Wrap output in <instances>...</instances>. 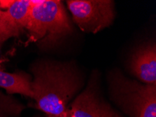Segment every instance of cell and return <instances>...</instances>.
<instances>
[{"instance_id": "obj_1", "label": "cell", "mask_w": 156, "mask_h": 117, "mask_svg": "<svg viewBox=\"0 0 156 117\" xmlns=\"http://www.w3.org/2000/svg\"><path fill=\"white\" fill-rule=\"evenodd\" d=\"M31 81L36 107L46 117H66L68 103L79 91L82 79L72 64L44 61L33 67Z\"/></svg>"}, {"instance_id": "obj_2", "label": "cell", "mask_w": 156, "mask_h": 117, "mask_svg": "<svg viewBox=\"0 0 156 117\" xmlns=\"http://www.w3.org/2000/svg\"><path fill=\"white\" fill-rule=\"evenodd\" d=\"M25 29L30 41L52 47L72 31L69 18L60 1L37 0Z\"/></svg>"}, {"instance_id": "obj_3", "label": "cell", "mask_w": 156, "mask_h": 117, "mask_svg": "<svg viewBox=\"0 0 156 117\" xmlns=\"http://www.w3.org/2000/svg\"><path fill=\"white\" fill-rule=\"evenodd\" d=\"M113 101L129 117H156V84L129 79L119 71L109 75Z\"/></svg>"}, {"instance_id": "obj_4", "label": "cell", "mask_w": 156, "mask_h": 117, "mask_svg": "<svg viewBox=\"0 0 156 117\" xmlns=\"http://www.w3.org/2000/svg\"><path fill=\"white\" fill-rule=\"evenodd\" d=\"M68 9L74 23L85 32L96 34L112 25L114 2L110 0H69Z\"/></svg>"}, {"instance_id": "obj_5", "label": "cell", "mask_w": 156, "mask_h": 117, "mask_svg": "<svg viewBox=\"0 0 156 117\" xmlns=\"http://www.w3.org/2000/svg\"><path fill=\"white\" fill-rule=\"evenodd\" d=\"M96 81L90 82L68 106L66 117H122L100 96Z\"/></svg>"}, {"instance_id": "obj_6", "label": "cell", "mask_w": 156, "mask_h": 117, "mask_svg": "<svg viewBox=\"0 0 156 117\" xmlns=\"http://www.w3.org/2000/svg\"><path fill=\"white\" fill-rule=\"evenodd\" d=\"M129 70L139 82L146 84H156V47L148 44L139 48L129 60Z\"/></svg>"}, {"instance_id": "obj_7", "label": "cell", "mask_w": 156, "mask_h": 117, "mask_svg": "<svg viewBox=\"0 0 156 117\" xmlns=\"http://www.w3.org/2000/svg\"><path fill=\"white\" fill-rule=\"evenodd\" d=\"M37 0H2L0 9L20 29L25 28Z\"/></svg>"}, {"instance_id": "obj_8", "label": "cell", "mask_w": 156, "mask_h": 117, "mask_svg": "<svg viewBox=\"0 0 156 117\" xmlns=\"http://www.w3.org/2000/svg\"><path fill=\"white\" fill-rule=\"evenodd\" d=\"M0 87L11 94H20L32 98L31 80L27 75L20 73H9L0 67Z\"/></svg>"}, {"instance_id": "obj_9", "label": "cell", "mask_w": 156, "mask_h": 117, "mask_svg": "<svg viewBox=\"0 0 156 117\" xmlns=\"http://www.w3.org/2000/svg\"><path fill=\"white\" fill-rule=\"evenodd\" d=\"M20 30L0 9V49L6 40L18 37Z\"/></svg>"}, {"instance_id": "obj_10", "label": "cell", "mask_w": 156, "mask_h": 117, "mask_svg": "<svg viewBox=\"0 0 156 117\" xmlns=\"http://www.w3.org/2000/svg\"><path fill=\"white\" fill-rule=\"evenodd\" d=\"M0 117H1V116H0Z\"/></svg>"}]
</instances>
